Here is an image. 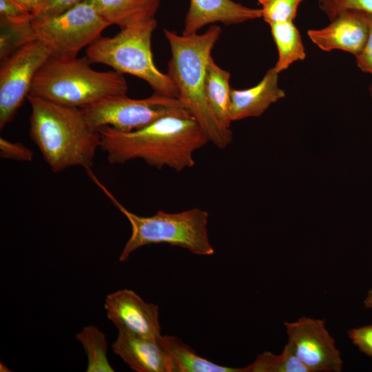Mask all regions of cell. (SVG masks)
Listing matches in <instances>:
<instances>
[{"mask_svg": "<svg viewBox=\"0 0 372 372\" xmlns=\"http://www.w3.org/2000/svg\"><path fill=\"white\" fill-rule=\"evenodd\" d=\"M262 10V18L269 25L293 21L303 0H257Z\"/></svg>", "mask_w": 372, "mask_h": 372, "instance_id": "obj_23", "label": "cell"}, {"mask_svg": "<svg viewBox=\"0 0 372 372\" xmlns=\"http://www.w3.org/2000/svg\"><path fill=\"white\" fill-rule=\"evenodd\" d=\"M363 303L366 309H372V288L368 291Z\"/></svg>", "mask_w": 372, "mask_h": 372, "instance_id": "obj_31", "label": "cell"}, {"mask_svg": "<svg viewBox=\"0 0 372 372\" xmlns=\"http://www.w3.org/2000/svg\"><path fill=\"white\" fill-rule=\"evenodd\" d=\"M86 171L91 180L130 224L132 234L120 254V262L127 260L138 248L151 244L166 243L200 256L214 254L208 236L209 214L207 211L198 207L177 213L159 210L151 216H141L126 209L101 183L91 169Z\"/></svg>", "mask_w": 372, "mask_h": 372, "instance_id": "obj_5", "label": "cell"}, {"mask_svg": "<svg viewBox=\"0 0 372 372\" xmlns=\"http://www.w3.org/2000/svg\"><path fill=\"white\" fill-rule=\"evenodd\" d=\"M244 372H309L287 344L280 354L265 351L243 368Z\"/></svg>", "mask_w": 372, "mask_h": 372, "instance_id": "obj_21", "label": "cell"}, {"mask_svg": "<svg viewBox=\"0 0 372 372\" xmlns=\"http://www.w3.org/2000/svg\"><path fill=\"white\" fill-rule=\"evenodd\" d=\"M157 26L155 19L123 29L114 37H100L86 49L92 63L107 65L121 74L136 76L145 82L154 92L169 97H178V92L167 74L155 65L151 48L153 32Z\"/></svg>", "mask_w": 372, "mask_h": 372, "instance_id": "obj_6", "label": "cell"}, {"mask_svg": "<svg viewBox=\"0 0 372 372\" xmlns=\"http://www.w3.org/2000/svg\"><path fill=\"white\" fill-rule=\"evenodd\" d=\"M269 26L278 53L273 67L278 73L288 69L294 62L305 59L304 47L293 21L275 23Z\"/></svg>", "mask_w": 372, "mask_h": 372, "instance_id": "obj_19", "label": "cell"}, {"mask_svg": "<svg viewBox=\"0 0 372 372\" xmlns=\"http://www.w3.org/2000/svg\"><path fill=\"white\" fill-rule=\"evenodd\" d=\"M100 148L110 164H123L142 159L158 169L168 167L181 172L195 165L194 152L209 142L192 117L167 116L132 132H121L110 126L97 130Z\"/></svg>", "mask_w": 372, "mask_h": 372, "instance_id": "obj_1", "label": "cell"}, {"mask_svg": "<svg viewBox=\"0 0 372 372\" xmlns=\"http://www.w3.org/2000/svg\"><path fill=\"white\" fill-rule=\"evenodd\" d=\"M87 0H46L41 8L32 15V20L52 17Z\"/></svg>", "mask_w": 372, "mask_h": 372, "instance_id": "obj_27", "label": "cell"}, {"mask_svg": "<svg viewBox=\"0 0 372 372\" xmlns=\"http://www.w3.org/2000/svg\"><path fill=\"white\" fill-rule=\"evenodd\" d=\"M82 110L90 127L96 131L110 126L127 132L142 129L167 116L192 117L178 99L156 92L143 99L112 96Z\"/></svg>", "mask_w": 372, "mask_h": 372, "instance_id": "obj_7", "label": "cell"}, {"mask_svg": "<svg viewBox=\"0 0 372 372\" xmlns=\"http://www.w3.org/2000/svg\"><path fill=\"white\" fill-rule=\"evenodd\" d=\"M325 320L301 317L285 322L287 344L309 372H340L343 361Z\"/></svg>", "mask_w": 372, "mask_h": 372, "instance_id": "obj_10", "label": "cell"}, {"mask_svg": "<svg viewBox=\"0 0 372 372\" xmlns=\"http://www.w3.org/2000/svg\"><path fill=\"white\" fill-rule=\"evenodd\" d=\"M318 5L329 20L347 10H358L372 14V0H319Z\"/></svg>", "mask_w": 372, "mask_h": 372, "instance_id": "obj_24", "label": "cell"}, {"mask_svg": "<svg viewBox=\"0 0 372 372\" xmlns=\"http://www.w3.org/2000/svg\"><path fill=\"white\" fill-rule=\"evenodd\" d=\"M221 31L220 26L211 25L203 34L179 35L169 30L163 32L172 54L167 74L178 90V99L200 125L209 142L225 149L232 141V132L218 122L205 92L207 65Z\"/></svg>", "mask_w": 372, "mask_h": 372, "instance_id": "obj_2", "label": "cell"}, {"mask_svg": "<svg viewBox=\"0 0 372 372\" xmlns=\"http://www.w3.org/2000/svg\"><path fill=\"white\" fill-rule=\"evenodd\" d=\"M352 343L367 356L372 358V325L354 328L348 331Z\"/></svg>", "mask_w": 372, "mask_h": 372, "instance_id": "obj_28", "label": "cell"}, {"mask_svg": "<svg viewBox=\"0 0 372 372\" xmlns=\"http://www.w3.org/2000/svg\"><path fill=\"white\" fill-rule=\"evenodd\" d=\"M0 156L3 158L31 161L33 158V152L21 143L10 142L1 137Z\"/></svg>", "mask_w": 372, "mask_h": 372, "instance_id": "obj_26", "label": "cell"}, {"mask_svg": "<svg viewBox=\"0 0 372 372\" xmlns=\"http://www.w3.org/2000/svg\"><path fill=\"white\" fill-rule=\"evenodd\" d=\"M0 369L1 371H9L8 369L2 364H0Z\"/></svg>", "mask_w": 372, "mask_h": 372, "instance_id": "obj_32", "label": "cell"}, {"mask_svg": "<svg viewBox=\"0 0 372 372\" xmlns=\"http://www.w3.org/2000/svg\"><path fill=\"white\" fill-rule=\"evenodd\" d=\"M230 73L218 65L212 56L207 69L205 92L208 104L218 122L230 128Z\"/></svg>", "mask_w": 372, "mask_h": 372, "instance_id": "obj_17", "label": "cell"}, {"mask_svg": "<svg viewBox=\"0 0 372 372\" xmlns=\"http://www.w3.org/2000/svg\"><path fill=\"white\" fill-rule=\"evenodd\" d=\"M161 337H146L118 331L112 349L134 371L176 372L174 360Z\"/></svg>", "mask_w": 372, "mask_h": 372, "instance_id": "obj_12", "label": "cell"}, {"mask_svg": "<svg viewBox=\"0 0 372 372\" xmlns=\"http://www.w3.org/2000/svg\"><path fill=\"white\" fill-rule=\"evenodd\" d=\"M35 39L32 21L10 23L0 21V60L8 59L21 48Z\"/></svg>", "mask_w": 372, "mask_h": 372, "instance_id": "obj_22", "label": "cell"}, {"mask_svg": "<svg viewBox=\"0 0 372 372\" xmlns=\"http://www.w3.org/2000/svg\"><path fill=\"white\" fill-rule=\"evenodd\" d=\"M17 3L26 10H28L32 16L37 13L43 6L46 0H12Z\"/></svg>", "mask_w": 372, "mask_h": 372, "instance_id": "obj_30", "label": "cell"}, {"mask_svg": "<svg viewBox=\"0 0 372 372\" xmlns=\"http://www.w3.org/2000/svg\"><path fill=\"white\" fill-rule=\"evenodd\" d=\"M369 90H370L371 95V96H372V83H371V86H370Z\"/></svg>", "mask_w": 372, "mask_h": 372, "instance_id": "obj_33", "label": "cell"}, {"mask_svg": "<svg viewBox=\"0 0 372 372\" xmlns=\"http://www.w3.org/2000/svg\"><path fill=\"white\" fill-rule=\"evenodd\" d=\"M91 63L87 56L52 55L37 72L28 95L81 109L110 96L126 95L123 74L96 71Z\"/></svg>", "mask_w": 372, "mask_h": 372, "instance_id": "obj_4", "label": "cell"}, {"mask_svg": "<svg viewBox=\"0 0 372 372\" xmlns=\"http://www.w3.org/2000/svg\"><path fill=\"white\" fill-rule=\"evenodd\" d=\"M278 74L272 68L254 87L244 90L231 89L229 103L231 121L260 116L271 104L284 98L285 91L278 86Z\"/></svg>", "mask_w": 372, "mask_h": 372, "instance_id": "obj_15", "label": "cell"}, {"mask_svg": "<svg viewBox=\"0 0 372 372\" xmlns=\"http://www.w3.org/2000/svg\"><path fill=\"white\" fill-rule=\"evenodd\" d=\"M31 107L30 137L54 173L79 166L91 168L101 146L98 131L88 125L82 109L28 95Z\"/></svg>", "mask_w": 372, "mask_h": 372, "instance_id": "obj_3", "label": "cell"}, {"mask_svg": "<svg viewBox=\"0 0 372 372\" xmlns=\"http://www.w3.org/2000/svg\"><path fill=\"white\" fill-rule=\"evenodd\" d=\"M262 18L260 8L245 6L232 0H190L182 34L189 35L209 24L226 25Z\"/></svg>", "mask_w": 372, "mask_h": 372, "instance_id": "obj_14", "label": "cell"}, {"mask_svg": "<svg viewBox=\"0 0 372 372\" xmlns=\"http://www.w3.org/2000/svg\"><path fill=\"white\" fill-rule=\"evenodd\" d=\"M35 39L46 43L52 55L75 57L110 25L90 0L58 15L32 21Z\"/></svg>", "mask_w": 372, "mask_h": 372, "instance_id": "obj_8", "label": "cell"}, {"mask_svg": "<svg viewBox=\"0 0 372 372\" xmlns=\"http://www.w3.org/2000/svg\"><path fill=\"white\" fill-rule=\"evenodd\" d=\"M367 14V13H366ZM369 32L362 51L355 56L358 67L364 72L372 75V14H367Z\"/></svg>", "mask_w": 372, "mask_h": 372, "instance_id": "obj_29", "label": "cell"}, {"mask_svg": "<svg viewBox=\"0 0 372 372\" xmlns=\"http://www.w3.org/2000/svg\"><path fill=\"white\" fill-rule=\"evenodd\" d=\"M87 357V372H114L107 356V342L105 335L94 325L84 327L75 335Z\"/></svg>", "mask_w": 372, "mask_h": 372, "instance_id": "obj_20", "label": "cell"}, {"mask_svg": "<svg viewBox=\"0 0 372 372\" xmlns=\"http://www.w3.org/2000/svg\"><path fill=\"white\" fill-rule=\"evenodd\" d=\"M32 21V14L12 0H0V21L22 23Z\"/></svg>", "mask_w": 372, "mask_h": 372, "instance_id": "obj_25", "label": "cell"}, {"mask_svg": "<svg viewBox=\"0 0 372 372\" xmlns=\"http://www.w3.org/2000/svg\"><path fill=\"white\" fill-rule=\"evenodd\" d=\"M320 29L309 30L310 40L323 51L340 50L356 56L363 49L369 32L367 14L347 10Z\"/></svg>", "mask_w": 372, "mask_h": 372, "instance_id": "obj_13", "label": "cell"}, {"mask_svg": "<svg viewBox=\"0 0 372 372\" xmlns=\"http://www.w3.org/2000/svg\"><path fill=\"white\" fill-rule=\"evenodd\" d=\"M99 13L121 29L150 21L161 0H90Z\"/></svg>", "mask_w": 372, "mask_h": 372, "instance_id": "obj_16", "label": "cell"}, {"mask_svg": "<svg viewBox=\"0 0 372 372\" xmlns=\"http://www.w3.org/2000/svg\"><path fill=\"white\" fill-rule=\"evenodd\" d=\"M161 340L172 355L176 372H244L243 368L220 365L200 356L176 336L161 335Z\"/></svg>", "mask_w": 372, "mask_h": 372, "instance_id": "obj_18", "label": "cell"}, {"mask_svg": "<svg viewBox=\"0 0 372 372\" xmlns=\"http://www.w3.org/2000/svg\"><path fill=\"white\" fill-rule=\"evenodd\" d=\"M104 308L118 331L146 337L162 335L158 306L146 302L132 290L124 289L108 294Z\"/></svg>", "mask_w": 372, "mask_h": 372, "instance_id": "obj_11", "label": "cell"}, {"mask_svg": "<svg viewBox=\"0 0 372 372\" xmlns=\"http://www.w3.org/2000/svg\"><path fill=\"white\" fill-rule=\"evenodd\" d=\"M52 55L43 41L25 45L1 63L0 69V129L11 122L29 94L34 77Z\"/></svg>", "mask_w": 372, "mask_h": 372, "instance_id": "obj_9", "label": "cell"}]
</instances>
